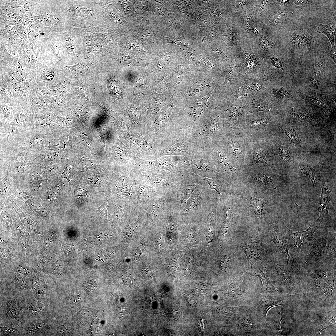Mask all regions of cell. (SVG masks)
Wrapping results in <instances>:
<instances>
[{"mask_svg": "<svg viewBox=\"0 0 336 336\" xmlns=\"http://www.w3.org/2000/svg\"><path fill=\"white\" fill-rule=\"evenodd\" d=\"M254 184L259 186H263L273 183L272 176L264 173H259L253 179Z\"/></svg>", "mask_w": 336, "mask_h": 336, "instance_id": "d4e9b609", "label": "cell"}, {"mask_svg": "<svg viewBox=\"0 0 336 336\" xmlns=\"http://www.w3.org/2000/svg\"><path fill=\"white\" fill-rule=\"evenodd\" d=\"M291 114L297 119L305 120L306 119L305 114L298 110L292 108L291 110Z\"/></svg>", "mask_w": 336, "mask_h": 336, "instance_id": "d590c367", "label": "cell"}, {"mask_svg": "<svg viewBox=\"0 0 336 336\" xmlns=\"http://www.w3.org/2000/svg\"><path fill=\"white\" fill-rule=\"evenodd\" d=\"M290 2L294 5L297 6H304L310 2V1L307 0H291Z\"/></svg>", "mask_w": 336, "mask_h": 336, "instance_id": "b9f144b4", "label": "cell"}, {"mask_svg": "<svg viewBox=\"0 0 336 336\" xmlns=\"http://www.w3.org/2000/svg\"><path fill=\"white\" fill-rule=\"evenodd\" d=\"M273 94L280 98H292L293 96L289 93L286 89L282 88H275L272 90Z\"/></svg>", "mask_w": 336, "mask_h": 336, "instance_id": "1f68e13d", "label": "cell"}, {"mask_svg": "<svg viewBox=\"0 0 336 336\" xmlns=\"http://www.w3.org/2000/svg\"><path fill=\"white\" fill-rule=\"evenodd\" d=\"M298 94L303 99L310 103L321 107L325 108L326 105L319 98L313 96L299 92Z\"/></svg>", "mask_w": 336, "mask_h": 336, "instance_id": "f1b7e54d", "label": "cell"}, {"mask_svg": "<svg viewBox=\"0 0 336 336\" xmlns=\"http://www.w3.org/2000/svg\"><path fill=\"white\" fill-rule=\"evenodd\" d=\"M251 142L238 129L226 130L216 144L230 161L243 162L248 157Z\"/></svg>", "mask_w": 336, "mask_h": 336, "instance_id": "7a4b0ae2", "label": "cell"}, {"mask_svg": "<svg viewBox=\"0 0 336 336\" xmlns=\"http://www.w3.org/2000/svg\"><path fill=\"white\" fill-rule=\"evenodd\" d=\"M35 112L29 106H18L14 114L10 137L21 135L34 128Z\"/></svg>", "mask_w": 336, "mask_h": 336, "instance_id": "5b68a950", "label": "cell"}, {"mask_svg": "<svg viewBox=\"0 0 336 336\" xmlns=\"http://www.w3.org/2000/svg\"><path fill=\"white\" fill-rule=\"evenodd\" d=\"M314 30L319 33L324 34L328 38L332 45V47L335 48L334 38L336 33L335 20L327 25L320 24L313 27Z\"/></svg>", "mask_w": 336, "mask_h": 336, "instance_id": "ffe728a7", "label": "cell"}, {"mask_svg": "<svg viewBox=\"0 0 336 336\" xmlns=\"http://www.w3.org/2000/svg\"><path fill=\"white\" fill-rule=\"evenodd\" d=\"M283 317L279 315L278 318L274 322L273 324V329L276 333L279 334H282V331L280 326V323L282 320Z\"/></svg>", "mask_w": 336, "mask_h": 336, "instance_id": "8d00e7d4", "label": "cell"}, {"mask_svg": "<svg viewBox=\"0 0 336 336\" xmlns=\"http://www.w3.org/2000/svg\"><path fill=\"white\" fill-rule=\"evenodd\" d=\"M278 151L282 159L285 161H291V156L287 148L285 146H280Z\"/></svg>", "mask_w": 336, "mask_h": 336, "instance_id": "836d02e7", "label": "cell"}, {"mask_svg": "<svg viewBox=\"0 0 336 336\" xmlns=\"http://www.w3.org/2000/svg\"><path fill=\"white\" fill-rule=\"evenodd\" d=\"M272 64L276 67L282 69L283 71V68L281 62L276 58L271 56L270 58Z\"/></svg>", "mask_w": 336, "mask_h": 336, "instance_id": "ab89813d", "label": "cell"}, {"mask_svg": "<svg viewBox=\"0 0 336 336\" xmlns=\"http://www.w3.org/2000/svg\"><path fill=\"white\" fill-rule=\"evenodd\" d=\"M108 206L107 204V202L106 200L105 201L102 205L100 207L96 208L97 211L100 213L101 214L105 216H107V207Z\"/></svg>", "mask_w": 336, "mask_h": 336, "instance_id": "74e56055", "label": "cell"}, {"mask_svg": "<svg viewBox=\"0 0 336 336\" xmlns=\"http://www.w3.org/2000/svg\"><path fill=\"white\" fill-rule=\"evenodd\" d=\"M259 42L260 48L265 51L270 50L275 46L273 42L266 37H260L259 39Z\"/></svg>", "mask_w": 336, "mask_h": 336, "instance_id": "4dcf8cb0", "label": "cell"}, {"mask_svg": "<svg viewBox=\"0 0 336 336\" xmlns=\"http://www.w3.org/2000/svg\"><path fill=\"white\" fill-rule=\"evenodd\" d=\"M284 133L290 138L292 143L296 144L298 142V138L296 132L293 129H288Z\"/></svg>", "mask_w": 336, "mask_h": 336, "instance_id": "e575fe53", "label": "cell"}, {"mask_svg": "<svg viewBox=\"0 0 336 336\" xmlns=\"http://www.w3.org/2000/svg\"><path fill=\"white\" fill-rule=\"evenodd\" d=\"M199 186L187 200L184 207L186 211L197 209L201 207L204 204V199H205L204 192L203 189L199 187Z\"/></svg>", "mask_w": 336, "mask_h": 336, "instance_id": "5bb4252c", "label": "cell"}, {"mask_svg": "<svg viewBox=\"0 0 336 336\" xmlns=\"http://www.w3.org/2000/svg\"><path fill=\"white\" fill-rule=\"evenodd\" d=\"M251 147L249 153L251 154L253 165L256 164L264 163L269 165L270 164L271 157L267 149L264 147L260 145V143H253Z\"/></svg>", "mask_w": 336, "mask_h": 336, "instance_id": "4fadbf2b", "label": "cell"}, {"mask_svg": "<svg viewBox=\"0 0 336 336\" xmlns=\"http://www.w3.org/2000/svg\"><path fill=\"white\" fill-rule=\"evenodd\" d=\"M270 241H273L278 246L285 257L288 266L290 257L289 254L290 245L282 236L276 230L273 225L270 224L269 229Z\"/></svg>", "mask_w": 336, "mask_h": 336, "instance_id": "7c38bea8", "label": "cell"}, {"mask_svg": "<svg viewBox=\"0 0 336 336\" xmlns=\"http://www.w3.org/2000/svg\"><path fill=\"white\" fill-rule=\"evenodd\" d=\"M240 247L246 255L251 268L257 260L264 258V248L259 240L258 232L251 233L247 240L240 245Z\"/></svg>", "mask_w": 336, "mask_h": 336, "instance_id": "52a82bcc", "label": "cell"}, {"mask_svg": "<svg viewBox=\"0 0 336 336\" xmlns=\"http://www.w3.org/2000/svg\"><path fill=\"white\" fill-rule=\"evenodd\" d=\"M55 116L52 112L35 113L34 115V129L46 132L53 128Z\"/></svg>", "mask_w": 336, "mask_h": 336, "instance_id": "30bf717a", "label": "cell"}, {"mask_svg": "<svg viewBox=\"0 0 336 336\" xmlns=\"http://www.w3.org/2000/svg\"><path fill=\"white\" fill-rule=\"evenodd\" d=\"M300 167L301 170L302 175L308 176L310 179L314 187L317 179V176L314 169L311 166L307 165H301Z\"/></svg>", "mask_w": 336, "mask_h": 336, "instance_id": "4316f807", "label": "cell"}, {"mask_svg": "<svg viewBox=\"0 0 336 336\" xmlns=\"http://www.w3.org/2000/svg\"><path fill=\"white\" fill-rule=\"evenodd\" d=\"M275 267L280 279L286 284L293 285L294 283L291 281L288 273L282 269L278 264H276Z\"/></svg>", "mask_w": 336, "mask_h": 336, "instance_id": "f546056e", "label": "cell"}, {"mask_svg": "<svg viewBox=\"0 0 336 336\" xmlns=\"http://www.w3.org/2000/svg\"><path fill=\"white\" fill-rule=\"evenodd\" d=\"M199 180H205L209 185L210 189L215 190L218 193L221 201L222 194V187L219 182L216 179L208 177H205L202 179H198Z\"/></svg>", "mask_w": 336, "mask_h": 336, "instance_id": "484cf974", "label": "cell"}, {"mask_svg": "<svg viewBox=\"0 0 336 336\" xmlns=\"http://www.w3.org/2000/svg\"><path fill=\"white\" fill-rule=\"evenodd\" d=\"M245 275L240 273L236 275L232 283L227 288L228 293L232 296L245 295Z\"/></svg>", "mask_w": 336, "mask_h": 336, "instance_id": "2e32d148", "label": "cell"}, {"mask_svg": "<svg viewBox=\"0 0 336 336\" xmlns=\"http://www.w3.org/2000/svg\"><path fill=\"white\" fill-rule=\"evenodd\" d=\"M250 204L252 212L257 217H262L265 214L266 203L262 198H252Z\"/></svg>", "mask_w": 336, "mask_h": 336, "instance_id": "7402d4cb", "label": "cell"}, {"mask_svg": "<svg viewBox=\"0 0 336 336\" xmlns=\"http://www.w3.org/2000/svg\"><path fill=\"white\" fill-rule=\"evenodd\" d=\"M258 299L261 306L263 315L265 320L268 311L271 308L284 304L282 300H270L264 297H259Z\"/></svg>", "mask_w": 336, "mask_h": 336, "instance_id": "603a6c76", "label": "cell"}, {"mask_svg": "<svg viewBox=\"0 0 336 336\" xmlns=\"http://www.w3.org/2000/svg\"><path fill=\"white\" fill-rule=\"evenodd\" d=\"M62 154L60 152L44 149L37 155L36 161L43 165H49L59 160L63 156Z\"/></svg>", "mask_w": 336, "mask_h": 336, "instance_id": "d6986e66", "label": "cell"}, {"mask_svg": "<svg viewBox=\"0 0 336 336\" xmlns=\"http://www.w3.org/2000/svg\"><path fill=\"white\" fill-rule=\"evenodd\" d=\"M46 132L34 129L22 134L8 138L9 144L17 146L36 156L44 149Z\"/></svg>", "mask_w": 336, "mask_h": 336, "instance_id": "277c9868", "label": "cell"}, {"mask_svg": "<svg viewBox=\"0 0 336 336\" xmlns=\"http://www.w3.org/2000/svg\"><path fill=\"white\" fill-rule=\"evenodd\" d=\"M141 39L144 40L148 39L150 38V35L149 33L147 32H143L140 33L139 35Z\"/></svg>", "mask_w": 336, "mask_h": 336, "instance_id": "7bdbcfd3", "label": "cell"}, {"mask_svg": "<svg viewBox=\"0 0 336 336\" xmlns=\"http://www.w3.org/2000/svg\"><path fill=\"white\" fill-rule=\"evenodd\" d=\"M205 288L204 287L202 286H198L195 287L194 291L196 293H200L203 292Z\"/></svg>", "mask_w": 336, "mask_h": 336, "instance_id": "ee69618b", "label": "cell"}, {"mask_svg": "<svg viewBox=\"0 0 336 336\" xmlns=\"http://www.w3.org/2000/svg\"><path fill=\"white\" fill-rule=\"evenodd\" d=\"M321 188L322 192L321 194L320 204L316 209L319 211L320 214L318 219L322 221L328 215V211L330 205V194L331 191L324 186H321Z\"/></svg>", "mask_w": 336, "mask_h": 336, "instance_id": "ac0fdd59", "label": "cell"}, {"mask_svg": "<svg viewBox=\"0 0 336 336\" xmlns=\"http://www.w3.org/2000/svg\"><path fill=\"white\" fill-rule=\"evenodd\" d=\"M200 119L187 133L188 138L199 150H209L211 146L216 144L224 135L225 123L214 116Z\"/></svg>", "mask_w": 336, "mask_h": 336, "instance_id": "6da1fadb", "label": "cell"}, {"mask_svg": "<svg viewBox=\"0 0 336 336\" xmlns=\"http://www.w3.org/2000/svg\"><path fill=\"white\" fill-rule=\"evenodd\" d=\"M211 153L209 150L199 152L188 157L184 156L183 164L181 167L188 169L196 178L197 176L203 178L215 177L218 174L212 157H210Z\"/></svg>", "mask_w": 336, "mask_h": 336, "instance_id": "3957f363", "label": "cell"}, {"mask_svg": "<svg viewBox=\"0 0 336 336\" xmlns=\"http://www.w3.org/2000/svg\"><path fill=\"white\" fill-rule=\"evenodd\" d=\"M322 221L317 219L311 223L308 229L303 231L294 232L285 226L286 232L295 242L293 252L298 254L302 245L305 244L309 245L311 244L312 235L320 227Z\"/></svg>", "mask_w": 336, "mask_h": 336, "instance_id": "ba28073f", "label": "cell"}, {"mask_svg": "<svg viewBox=\"0 0 336 336\" xmlns=\"http://www.w3.org/2000/svg\"><path fill=\"white\" fill-rule=\"evenodd\" d=\"M210 149L212 159L218 175L219 174L228 175L237 170L233 167L227 156L219 150L216 144L211 145Z\"/></svg>", "mask_w": 336, "mask_h": 336, "instance_id": "9c48e42d", "label": "cell"}, {"mask_svg": "<svg viewBox=\"0 0 336 336\" xmlns=\"http://www.w3.org/2000/svg\"><path fill=\"white\" fill-rule=\"evenodd\" d=\"M126 138L132 146L137 147H144L147 144V141L142 137L137 135L128 133Z\"/></svg>", "mask_w": 336, "mask_h": 336, "instance_id": "cb8c5ba5", "label": "cell"}, {"mask_svg": "<svg viewBox=\"0 0 336 336\" xmlns=\"http://www.w3.org/2000/svg\"><path fill=\"white\" fill-rule=\"evenodd\" d=\"M286 19L285 13L281 12L275 13L271 17L270 21L273 23L278 24L282 23Z\"/></svg>", "mask_w": 336, "mask_h": 336, "instance_id": "d6a6232c", "label": "cell"}, {"mask_svg": "<svg viewBox=\"0 0 336 336\" xmlns=\"http://www.w3.org/2000/svg\"><path fill=\"white\" fill-rule=\"evenodd\" d=\"M251 275L257 276L261 279L263 285L262 289L264 291L271 292L278 291L276 288L272 284L270 280L265 276L259 268H255L253 269Z\"/></svg>", "mask_w": 336, "mask_h": 336, "instance_id": "44dd1931", "label": "cell"}, {"mask_svg": "<svg viewBox=\"0 0 336 336\" xmlns=\"http://www.w3.org/2000/svg\"><path fill=\"white\" fill-rule=\"evenodd\" d=\"M198 180L195 177L192 176L184 182L181 189L180 201L181 207L184 206L187 200L199 185L198 182Z\"/></svg>", "mask_w": 336, "mask_h": 336, "instance_id": "e0dca14e", "label": "cell"}, {"mask_svg": "<svg viewBox=\"0 0 336 336\" xmlns=\"http://www.w3.org/2000/svg\"><path fill=\"white\" fill-rule=\"evenodd\" d=\"M271 108L267 101L257 102L251 105L249 110V113H252L259 111L268 112L270 111Z\"/></svg>", "mask_w": 336, "mask_h": 336, "instance_id": "83f0119b", "label": "cell"}, {"mask_svg": "<svg viewBox=\"0 0 336 336\" xmlns=\"http://www.w3.org/2000/svg\"><path fill=\"white\" fill-rule=\"evenodd\" d=\"M336 48H333L328 46L326 49L327 53L335 63L336 62Z\"/></svg>", "mask_w": 336, "mask_h": 336, "instance_id": "f35d334b", "label": "cell"}, {"mask_svg": "<svg viewBox=\"0 0 336 336\" xmlns=\"http://www.w3.org/2000/svg\"><path fill=\"white\" fill-rule=\"evenodd\" d=\"M200 151L189 142L187 133L184 132L166 147L159 149L158 154L161 156L174 155L187 157Z\"/></svg>", "mask_w": 336, "mask_h": 336, "instance_id": "8992f818", "label": "cell"}, {"mask_svg": "<svg viewBox=\"0 0 336 336\" xmlns=\"http://www.w3.org/2000/svg\"><path fill=\"white\" fill-rule=\"evenodd\" d=\"M315 67L313 74L310 83L313 88L317 89L325 68L324 53L318 52L315 56Z\"/></svg>", "mask_w": 336, "mask_h": 336, "instance_id": "8fae6325", "label": "cell"}, {"mask_svg": "<svg viewBox=\"0 0 336 336\" xmlns=\"http://www.w3.org/2000/svg\"><path fill=\"white\" fill-rule=\"evenodd\" d=\"M185 295L189 304L192 306H194L196 304V300L194 296L190 294H186Z\"/></svg>", "mask_w": 336, "mask_h": 336, "instance_id": "60d3db41", "label": "cell"}, {"mask_svg": "<svg viewBox=\"0 0 336 336\" xmlns=\"http://www.w3.org/2000/svg\"><path fill=\"white\" fill-rule=\"evenodd\" d=\"M292 42L295 47L300 49L310 47L313 44L314 40L313 37L306 32L299 30L293 34Z\"/></svg>", "mask_w": 336, "mask_h": 336, "instance_id": "9a60e30c", "label": "cell"}]
</instances>
